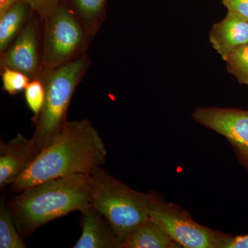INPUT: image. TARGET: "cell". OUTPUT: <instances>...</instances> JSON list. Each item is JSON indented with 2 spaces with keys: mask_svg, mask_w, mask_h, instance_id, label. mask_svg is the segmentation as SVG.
Masks as SVG:
<instances>
[{
  "mask_svg": "<svg viewBox=\"0 0 248 248\" xmlns=\"http://www.w3.org/2000/svg\"><path fill=\"white\" fill-rule=\"evenodd\" d=\"M107 156L105 144L90 121L67 122L55 141L41 152L11 189L19 193L56 178L88 174L104 164Z\"/></svg>",
  "mask_w": 248,
  "mask_h": 248,
  "instance_id": "cell-1",
  "label": "cell"
},
{
  "mask_svg": "<svg viewBox=\"0 0 248 248\" xmlns=\"http://www.w3.org/2000/svg\"><path fill=\"white\" fill-rule=\"evenodd\" d=\"M93 205L89 175L73 174L41 183L8 203L18 231L30 236L48 222Z\"/></svg>",
  "mask_w": 248,
  "mask_h": 248,
  "instance_id": "cell-2",
  "label": "cell"
},
{
  "mask_svg": "<svg viewBox=\"0 0 248 248\" xmlns=\"http://www.w3.org/2000/svg\"><path fill=\"white\" fill-rule=\"evenodd\" d=\"M88 175L93 207L107 218L122 243L150 218V209L157 195L133 190L101 166L93 169Z\"/></svg>",
  "mask_w": 248,
  "mask_h": 248,
  "instance_id": "cell-3",
  "label": "cell"
},
{
  "mask_svg": "<svg viewBox=\"0 0 248 248\" xmlns=\"http://www.w3.org/2000/svg\"><path fill=\"white\" fill-rule=\"evenodd\" d=\"M90 63L89 58L83 55L63 66L41 70L39 73L45 86V100L31 138L39 153L55 141L66 125L72 97Z\"/></svg>",
  "mask_w": 248,
  "mask_h": 248,
  "instance_id": "cell-4",
  "label": "cell"
},
{
  "mask_svg": "<svg viewBox=\"0 0 248 248\" xmlns=\"http://www.w3.org/2000/svg\"><path fill=\"white\" fill-rule=\"evenodd\" d=\"M45 24L40 71L63 66L81 57L88 35H91L68 5L60 4Z\"/></svg>",
  "mask_w": 248,
  "mask_h": 248,
  "instance_id": "cell-5",
  "label": "cell"
},
{
  "mask_svg": "<svg viewBox=\"0 0 248 248\" xmlns=\"http://www.w3.org/2000/svg\"><path fill=\"white\" fill-rule=\"evenodd\" d=\"M149 217L182 248H220L226 236L197 223L185 209L159 196L152 203Z\"/></svg>",
  "mask_w": 248,
  "mask_h": 248,
  "instance_id": "cell-6",
  "label": "cell"
},
{
  "mask_svg": "<svg viewBox=\"0 0 248 248\" xmlns=\"http://www.w3.org/2000/svg\"><path fill=\"white\" fill-rule=\"evenodd\" d=\"M192 119L228 140L248 172V110L234 108H197Z\"/></svg>",
  "mask_w": 248,
  "mask_h": 248,
  "instance_id": "cell-7",
  "label": "cell"
},
{
  "mask_svg": "<svg viewBox=\"0 0 248 248\" xmlns=\"http://www.w3.org/2000/svg\"><path fill=\"white\" fill-rule=\"evenodd\" d=\"M38 19H29L9 48L1 55V67L22 72L31 79L41 69Z\"/></svg>",
  "mask_w": 248,
  "mask_h": 248,
  "instance_id": "cell-8",
  "label": "cell"
},
{
  "mask_svg": "<svg viewBox=\"0 0 248 248\" xmlns=\"http://www.w3.org/2000/svg\"><path fill=\"white\" fill-rule=\"evenodd\" d=\"M39 151L32 139L18 134L11 141L0 143V188L12 185L36 159Z\"/></svg>",
  "mask_w": 248,
  "mask_h": 248,
  "instance_id": "cell-9",
  "label": "cell"
},
{
  "mask_svg": "<svg viewBox=\"0 0 248 248\" xmlns=\"http://www.w3.org/2000/svg\"><path fill=\"white\" fill-rule=\"evenodd\" d=\"M82 234L74 248H120V238L110 223L93 205L83 210Z\"/></svg>",
  "mask_w": 248,
  "mask_h": 248,
  "instance_id": "cell-10",
  "label": "cell"
},
{
  "mask_svg": "<svg viewBox=\"0 0 248 248\" xmlns=\"http://www.w3.org/2000/svg\"><path fill=\"white\" fill-rule=\"evenodd\" d=\"M209 39L225 61L235 49L248 45V20L228 12L221 21L213 24Z\"/></svg>",
  "mask_w": 248,
  "mask_h": 248,
  "instance_id": "cell-11",
  "label": "cell"
},
{
  "mask_svg": "<svg viewBox=\"0 0 248 248\" xmlns=\"http://www.w3.org/2000/svg\"><path fill=\"white\" fill-rule=\"evenodd\" d=\"M154 220L148 218L122 241L120 248H180Z\"/></svg>",
  "mask_w": 248,
  "mask_h": 248,
  "instance_id": "cell-12",
  "label": "cell"
},
{
  "mask_svg": "<svg viewBox=\"0 0 248 248\" xmlns=\"http://www.w3.org/2000/svg\"><path fill=\"white\" fill-rule=\"evenodd\" d=\"M32 11L27 0H19L0 18V50L4 53L24 28Z\"/></svg>",
  "mask_w": 248,
  "mask_h": 248,
  "instance_id": "cell-13",
  "label": "cell"
},
{
  "mask_svg": "<svg viewBox=\"0 0 248 248\" xmlns=\"http://www.w3.org/2000/svg\"><path fill=\"white\" fill-rule=\"evenodd\" d=\"M107 0H68V6L85 29L94 35L105 19Z\"/></svg>",
  "mask_w": 248,
  "mask_h": 248,
  "instance_id": "cell-14",
  "label": "cell"
},
{
  "mask_svg": "<svg viewBox=\"0 0 248 248\" xmlns=\"http://www.w3.org/2000/svg\"><path fill=\"white\" fill-rule=\"evenodd\" d=\"M27 244L18 231L12 213L1 201L0 207V248H26Z\"/></svg>",
  "mask_w": 248,
  "mask_h": 248,
  "instance_id": "cell-15",
  "label": "cell"
},
{
  "mask_svg": "<svg viewBox=\"0 0 248 248\" xmlns=\"http://www.w3.org/2000/svg\"><path fill=\"white\" fill-rule=\"evenodd\" d=\"M225 62L227 70L239 84L248 86V45L235 49L228 55Z\"/></svg>",
  "mask_w": 248,
  "mask_h": 248,
  "instance_id": "cell-16",
  "label": "cell"
},
{
  "mask_svg": "<svg viewBox=\"0 0 248 248\" xmlns=\"http://www.w3.org/2000/svg\"><path fill=\"white\" fill-rule=\"evenodd\" d=\"M25 91V99L28 107L33 113V120H37L45 100V89L39 77L31 79Z\"/></svg>",
  "mask_w": 248,
  "mask_h": 248,
  "instance_id": "cell-17",
  "label": "cell"
},
{
  "mask_svg": "<svg viewBox=\"0 0 248 248\" xmlns=\"http://www.w3.org/2000/svg\"><path fill=\"white\" fill-rule=\"evenodd\" d=\"M3 89L11 95L24 91L31 81V78L27 75L17 70L3 68Z\"/></svg>",
  "mask_w": 248,
  "mask_h": 248,
  "instance_id": "cell-18",
  "label": "cell"
},
{
  "mask_svg": "<svg viewBox=\"0 0 248 248\" xmlns=\"http://www.w3.org/2000/svg\"><path fill=\"white\" fill-rule=\"evenodd\" d=\"M32 11L45 22L58 9L62 0H27Z\"/></svg>",
  "mask_w": 248,
  "mask_h": 248,
  "instance_id": "cell-19",
  "label": "cell"
},
{
  "mask_svg": "<svg viewBox=\"0 0 248 248\" xmlns=\"http://www.w3.org/2000/svg\"><path fill=\"white\" fill-rule=\"evenodd\" d=\"M228 12L248 20V0H221Z\"/></svg>",
  "mask_w": 248,
  "mask_h": 248,
  "instance_id": "cell-20",
  "label": "cell"
},
{
  "mask_svg": "<svg viewBox=\"0 0 248 248\" xmlns=\"http://www.w3.org/2000/svg\"><path fill=\"white\" fill-rule=\"evenodd\" d=\"M220 248H248V234L238 236L226 234Z\"/></svg>",
  "mask_w": 248,
  "mask_h": 248,
  "instance_id": "cell-21",
  "label": "cell"
},
{
  "mask_svg": "<svg viewBox=\"0 0 248 248\" xmlns=\"http://www.w3.org/2000/svg\"><path fill=\"white\" fill-rule=\"evenodd\" d=\"M19 0H0V18Z\"/></svg>",
  "mask_w": 248,
  "mask_h": 248,
  "instance_id": "cell-22",
  "label": "cell"
}]
</instances>
